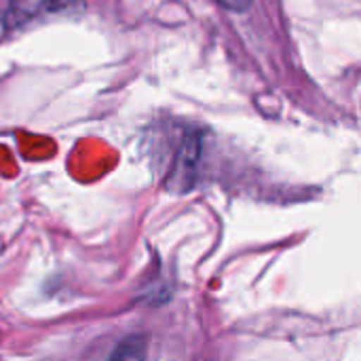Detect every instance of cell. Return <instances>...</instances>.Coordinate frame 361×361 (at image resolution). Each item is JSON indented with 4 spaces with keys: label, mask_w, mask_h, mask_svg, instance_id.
I'll return each instance as SVG.
<instances>
[{
    "label": "cell",
    "mask_w": 361,
    "mask_h": 361,
    "mask_svg": "<svg viewBox=\"0 0 361 361\" xmlns=\"http://www.w3.org/2000/svg\"><path fill=\"white\" fill-rule=\"evenodd\" d=\"M148 353V336L146 334H131L123 338L106 361H146Z\"/></svg>",
    "instance_id": "7a4b0ae2"
},
{
    "label": "cell",
    "mask_w": 361,
    "mask_h": 361,
    "mask_svg": "<svg viewBox=\"0 0 361 361\" xmlns=\"http://www.w3.org/2000/svg\"><path fill=\"white\" fill-rule=\"evenodd\" d=\"M85 11V0H11L4 23L8 30H27L57 19H76Z\"/></svg>",
    "instance_id": "6da1fadb"
},
{
    "label": "cell",
    "mask_w": 361,
    "mask_h": 361,
    "mask_svg": "<svg viewBox=\"0 0 361 361\" xmlns=\"http://www.w3.org/2000/svg\"><path fill=\"white\" fill-rule=\"evenodd\" d=\"M222 6H226V8H231V11H237V13H243V11H247L250 6H252V2L254 0H218Z\"/></svg>",
    "instance_id": "3957f363"
}]
</instances>
